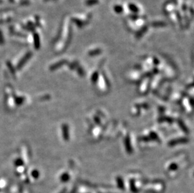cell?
I'll use <instances>...</instances> for the list:
<instances>
[{
    "label": "cell",
    "instance_id": "1",
    "mask_svg": "<svg viewBox=\"0 0 194 193\" xmlns=\"http://www.w3.org/2000/svg\"><path fill=\"white\" fill-rule=\"evenodd\" d=\"M31 56H32V53L30 52H28L25 55V57H23V58H22L20 60V62L18 63L17 66H16V68H17L18 70H20L25 65V63H26V62L31 58Z\"/></svg>",
    "mask_w": 194,
    "mask_h": 193
},
{
    "label": "cell",
    "instance_id": "2",
    "mask_svg": "<svg viewBox=\"0 0 194 193\" xmlns=\"http://www.w3.org/2000/svg\"><path fill=\"white\" fill-rule=\"evenodd\" d=\"M25 98L24 97H16L15 98V103L17 105V106H20L22 103L24 102Z\"/></svg>",
    "mask_w": 194,
    "mask_h": 193
},
{
    "label": "cell",
    "instance_id": "3",
    "mask_svg": "<svg viewBox=\"0 0 194 193\" xmlns=\"http://www.w3.org/2000/svg\"><path fill=\"white\" fill-rule=\"evenodd\" d=\"M128 8L130 9V11H131V12L133 13H138V12H140V9L134 4H131V3L130 4L128 5Z\"/></svg>",
    "mask_w": 194,
    "mask_h": 193
},
{
    "label": "cell",
    "instance_id": "4",
    "mask_svg": "<svg viewBox=\"0 0 194 193\" xmlns=\"http://www.w3.org/2000/svg\"><path fill=\"white\" fill-rule=\"evenodd\" d=\"M64 63V60H62V61H61V62H59L57 63H55V64H54V65H53L51 66V70H55L56 68H59V67H60V66L62 65H63Z\"/></svg>",
    "mask_w": 194,
    "mask_h": 193
},
{
    "label": "cell",
    "instance_id": "5",
    "mask_svg": "<svg viewBox=\"0 0 194 193\" xmlns=\"http://www.w3.org/2000/svg\"><path fill=\"white\" fill-rule=\"evenodd\" d=\"M15 164L16 166L20 167V166H21V165H23L24 164V162L23 161V160H22L21 159L18 158V159H16L15 161Z\"/></svg>",
    "mask_w": 194,
    "mask_h": 193
},
{
    "label": "cell",
    "instance_id": "6",
    "mask_svg": "<svg viewBox=\"0 0 194 193\" xmlns=\"http://www.w3.org/2000/svg\"><path fill=\"white\" fill-rule=\"evenodd\" d=\"M114 9L116 12V13H121L123 12V8L121 5H116V6L114 7Z\"/></svg>",
    "mask_w": 194,
    "mask_h": 193
},
{
    "label": "cell",
    "instance_id": "7",
    "mask_svg": "<svg viewBox=\"0 0 194 193\" xmlns=\"http://www.w3.org/2000/svg\"><path fill=\"white\" fill-rule=\"evenodd\" d=\"M39 176H40L39 171H38L37 170H34L31 172V176L34 178H35V179L38 178V177H39Z\"/></svg>",
    "mask_w": 194,
    "mask_h": 193
},
{
    "label": "cell",
    "instance_id": "8",
    "mask_svg": "<svg viewBox=\"0 0 194 193\" xmlns=\"http://www.w3.org/2000/svg\"><path fill=\"white\" fill-rule=\"evenodd\" d=\"M99 1L98 0H87V1H86V4L87 5H89V6H91V5H93V4H96L97 3H98Z\"/></svg>",
    "mask_w": 194,
    "mask_h": 193
},
{
    "label": "cell",
    "instance_id": "9",
    "mask_svg": "<svg viewBox=\"0 0 194 193\" xmlns=\"http://www.w3.org/2000/svg\"><path fill=\"white\" fill-rule=\"evenodd\" d=\"M8 65V67H9V68L10 69V71H11V73H12L13 75H15V71L14 70V68L12 67V65H11V64L9 63H7Z\"/></svg>",
    "mask_w": 194,
    "mask_h": 193
},
{
    "label": "cell",
    "instance_id": "10",
    "mask_svg": "<svg viewBox=\"0 0 194 193\" xmlns=\"http://www.w3.org/2000/svg\"><path fill=\"white\" fill-rule=\"evenodd\" d=\"M101 52V50H92V51H91V54H92V55H94V54H98V53H100Z\"/></svg>",
    "mask_w": 194,
    "mask_h": 193
}]
</instances>
